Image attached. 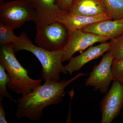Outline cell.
<instances>
[{"instance_id": "30bf717a", "label": "cell", "mask_w": 123, "mask_h": 123, "mask_svg": "<svg viewBox=\"0 0 123 123\" xmlns=\"http://www.w3.org/2000/svg\"><path fill=\"white\" fill-rule=\"evenodd\" d=\"M110 42H104L94 46H90L80 55L72 57L69 62L65 66L67 73L72 75L74 72L80 70L88 62L100 57L107 52L110 48Z\"/></svg>"}, {"instance_id": "7c38bea8", "label": "cell", "mask_w": 123, "mask_h": 123, "mask_svg": "<svg viewBox=\"0 0 123 123\" xmlns=\"http://www.w3.org/2000/svg\"><path fill=\"white\" fill-rule=\"evenodd\" d=\"M35 10L36 25H42L54 21L55 18L60 10L55 0H30Z\"/></svg>"}, {"instance_id": "ffe728a7", "label": "cell", "mask_w": 123, "mask_h": 123, "mask_svg": "<svg viewBox=\"0 0 123 123\" xmlns=\"http://www.w3.org/2000/svg\"><path fill=\"white\" fill-rule=\"evenodd\" d=\"M6 113L2 101H0V123H7V120L6 118Z\"/></svg>"}, {"instance_id": "d6986e66", "label": "cell", "mask_w": 123, "mask_h": 123, "mask_svg": "<svg viewBox=\"0 0 123 123\" xmlns=\"http://www.w3.org/2000/svg\"><path fill=\"white\" fill-rule=\"evenodd\" d=\"M73 0H55L56 4L60 10L69 11Z\"/></svg>"}, {"instance_id": "ac0fdd59", "label": "cell", "mask_w": 123, "mask_h": 123, "mask_svg": "<svg viewBox=\"0 0 123 123\" xmlns=\"http://www.w3.org/2000/svg\"><path fill=\"white\" fill-rule=\"evenodd\" d=\"M111 71L114 80L123 85V58L118 60H114L111 65Z\"/></svg>"}, {"instance_id": "7a4b0ae2", "label": "cell", "mask_w": 123, "mask_h": 123, "mask_svg": "<svg viewBox=\"0 0 123 123\" xmlns=\"http://www.w3.org/2000/svg\"><path fill=\"white\" fill-rule=\"evenodd\" d=\"M13 44L15 52L23 50L28 51L38 59L42 65V77L44 81H59L61 73H68L62 64V49L50 51L36 46L25 31H23Z\"/></svg>"}, {"instance_id": "e0dca14e", "label": "cell", "mask_w": 123, "mask_h": 123, "mask_svg": "<svg viewBox=\"0 0 123 123\" xmlns=\"http://www.w3.org/2000/svg\"><path fill=\"white\" fill-rule=\"evenodd\" d=\"M10 81L8 75L6 73L5 69L2 65L0 64V101L3 98H7L14 102L17 100L13 98L7 90V86Z\"/></svg>"}, {"instance_id": "44dd1931", "label": "cell", "mask_w": 123, "mask_h": 123, "mask_svg": "<svg viewBox=\"0 0 123 123\" xmlns=\"http://www.w3.org/2000/svg\"><path fill=\"white\" fill-rule=\"evenodd\" d=\"M4 0H0V3H2V2H4Z\"/></svg>"}, {"instance_id": "277c9868", "label": "cell", "mask_w": 123, "mask_h": 123, "mask_svg": "<svg viewBox=\"0 0 123 123\" xmlns=\"http://www.w3.org/2000/svg\"><path fill=\"white\" fill-rule=\"evenodd\" d=\"M36 19V13L30 0H16L0 4V23L18 29L27 22Z\"/></svg>"}, {"instance_id": "5b68a950", "label": "cell", "mask_w": 123, "mask_h": 123, "mask_svg": "<svg viewBox=\"0 0 123 123\" xmlns=\"http://www.w3.org/2000/svg\"><path fill=\"white\" fill-rule=\"evenodd\" d=\"M37 33L35 39L38 46L50 51L62 50L68 40L69 33L61 23L54 21L36 25Z\"/></svg>"}, {"instance_id": "9a60e30c", "label": "cell", "mask_w": 123, "mask_h": 123, "mask_svg": "<svg viewBox=\"0 0 123 123\" xmlns=\"http://www.w3.org/2000/svg\"><path fill=\"white\" fill-rule=\"evenodd\" d=\"M110 48L107 52L112 55L114 59L123 58V33L116 37L110 40Z\"/></svg>"}, {"instance_id": "4fadbf2b", "label": "cell", "mask_w": 123, "mask_h": 123, "mask_svg": "<svg viewBox=\"0 0 123 123\" xmlns=\"http://www.w3.org/2000/svg\"><path fill=\"white\" fill-rule=\"evenodd\" d=\"M69 12L85 16H97L107 13L102 0H73Z\"/></svg>"}, {"instance_id": "ba28073f", "label": "cell", "mask_w": 123, "mask_h": 123, "mask_svg": "<svg viewBox=\"0 0 123 123\" xmlns=\"http://www.w3.org/2000/svg\"><path fill=\"white\" fill-rule=\"evenodd\" d=\"M114 59L112 55L108 52L104 55L99 64L94 67L86 81V86H93L95 91L106 93L111 82L114 80L111 71Z\"/></svg>"}, {"instance_id": "3957f363", "label": "cell", "mask_w": 123, "mask_h": 123, "mask_svg": "<svg viewBox=\"0 0 123 123\" xmlns=\"http://www.w3.org/2000/svg\"><path fill=\"white\" fill-rule=\"evenodd\" d=\"M13 43L0 45V63L4 67L10 79L7 85L10 90L22 96L28 94L34 88L42 85V79L30 77L28 71L15 57Z\"/></svg>"}, {"instance_id": "52a82bcc", "label": "cell", "mask_w": 123, "mask_h": 123, "mask_svg": "<svg viewBox=\"0 0 123 123\" xmlns=\"http://www.w3.org/2000/svg\"><path fill=\"white\" fill-rule=\"evenodd\" d=\"M123 106V85L114 80L111 87L100 104L101 123H111L119 114Z\"/></svg>"}, {"instance_id": "5bb4252c", "label": "cell", "mask_w": 123, "mask_h": 123, "mask_svg": "<svg viewBox=\"0 0 123 123\" xmlns=\"http://www.w3.org/2000/svg\"><path fill=\"white\" fill-rule=\"evenodd\" d=\"M104 4L113 20L123 18V0H102Z\"/></svg>"}, {"instance_id": "9c48e42d", "label": "cell", "mask_w": 123, "mask_h": 123, "mask_svg": "<svg viewBox=\"0 0 123 123\" xmlns=\"http://www.w3.org/2000/svg\"><path fill=\"white\" fill-rule=\"evenodd\" d=\"M108 13L95 16H85L70 13L69 11L60 10L54 21L61 23L68 31L69 34L82 29L88 25L104 20H111Z\"/></svg>"}, {"instance_id": "2e32d148", "label": "cell", "mask_w": 123, "mask_h": 123, "mask_svg": "<svg viewBox=\"0 0 123 123\" xmlns=\"http://www.w3.org/2000/svg\"><path fill=\"white\" fill-rule=\"evenodd\" d=\"M11 27L0 23V45L14 43L17 40L18 36L14 33Z\"/></svg>"}, {"instance_id": "8fae6325", "label": "cell", "mask_w": 123, "mask_h": 123, "mask_svg": "<svg viewBox=\"0 0 123 123\" xmlns=\"http://www.w3.org/2000/svg\"><path fill=\"white\" fill-rule=\"evenodd\" d=\"M101 21L88 25L82 29L85 32L108 37L111 39L123 33V18Z\"/></svg>"}, {"instance_id": "6da1fadb", "label": "cell", "mask_w": 123, "mask_h": 123, "mask_svg": "<svg viewBox=\"0 0 123 123\" xmlns=\"http://www.w3.org/2000/svg\"><path fill=\"white\" fill-rule=\"evenodd\" d=\"M86 75L80 73L68 80L45 81L28 94L16 100L18 107L15 116L18 118H25L31 121H39L45 107L61 103L66 93L65 88L79 77Z\"/></svg>"}, {"instance_id": "8992f818", "label": "cell", "mask_w": 123, "mask_h": 123, "mask_svg": "<svg viewBox=\"0 0 123 123\" xmlns=\"http://www.w3.org/2000/svg\"><path fill=\"white\" fill-rule=\"evenodd\" d=\"M111 39L93 33L84 31L82 30L70 33L68 40L63 51V62L69 60L77 52H82L97 43H104Z\"/></svg>"}]
</instances>
